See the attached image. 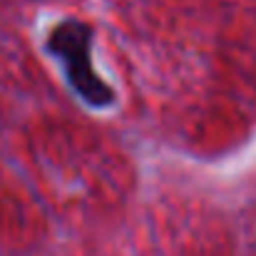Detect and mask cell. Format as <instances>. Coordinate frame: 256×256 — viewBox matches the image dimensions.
I'll return each instance as SVG.
<instances>
[{
	"mask_svg": "<svg viewBox=\"0 0 256 256\" xmlns=\"http://www.w3.org/2000/svg\"><path fill=\"white\" fill-rule=\"evenodd\" d=\"M45 50L60 60L70 90L92 110H107L117 102V92L97 78L92 65V28L80 20H65L52 28Z\"/></svg>",
	"mask_w": 256,
	"mask_h": 256,
	"instance_id": "cell-1",
	"label": "cell"
}]
</instances>
